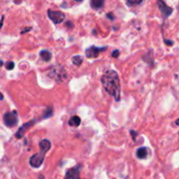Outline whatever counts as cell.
<instances>
[{"mask_svg": "<svg viewBox=\"0 0 179 179\" xmlns=\"http://www.w3.org/2000/svg\"><path fill=\"white\" fill-rule=\"evenodd\" d=\"M157 5H158L159 10L161 11V12L163 13V15L165 18H168L169 16L171 15V13L173 12V9L171 7L168 6L163 0H157Z\"/></svg>", "mask_w": 179, "mask_h": 179, "instance_id": "7", "label": "cell"}, {"mask_svg": "<svg viewBox=\"0 0 179 179\" xmlns=\"http://www.w3.org/2000/svg\"><path fill=\"white\" fill-rule=\"evenodd\" d=\"M105 0H90V5L93 9L98 10L104 6Z\"/></svg>", "mask_w": 179, "mask_h": 179, "instance_id": "9", "label": "cell"}, {"mask_svg": "<svg viewBox=\"0 0 179 179\" xmlns=\"http://www.w3.org/2000/svg\"><path fill=\"white\" fill-rule=\"evenodd\" d=\"M39 55H40L41 59L44 60L45 62H49L52 59V54L48 50H42V51H40Z\"/></svg>", "mask_w": 179, "mask_h": 179, "instance_id": "12", "label": "cell"}, {"mask_svg": "<svg viewBox=\"0 0 179 179\" xmlns=\"http://www.w3.org/2000/svg\"><path fill=\"white\" fill-rule=\"evenodd\" d=\"M45 154H46V152L41 150L40 152L33 155V156H31V158H30V165L32 167H33V168L40 167L42 165L44 160H45Z\"/></svg>", "mask_w": 179, "mask_h": 179, "instance_id": "3", "label": "cell"}, {"mask_svg": "<svg viewBox=\"0 0 179 179\" xmlns=\"http://www.w3.org/2000/svg\"><path fill=\"white\" fill-rule=\"evenodd\" d=\"M130 134H131V135H132L133 140L136 141V135L137 134V132H136V131H134V130H131V131H130Z\"/></svg>", "mask_w": 179, "mask_h": 179, "instance_id": "20", "label": "cell"}, {"mask_svg": "<svg viewBox=\"0 0 179 179\" xmlns=\"http://www.w3.org/2000/svg\"><path fill=\"white\" fill-rule=\"evenodd\" d=\"M32 30V27H28V28H25L22 32H21V35H24L25 33H27V32H29V31H31Z\"/></svg>", "mask_w": 179, "mask_h": 179, "instance_id": "22", "label": "cell"}, {"mask_svg": "<svg viewBox=\"0 0 179 179\" xmlns=\"http://www.w3.org/2000/svg\"><path fill=\"white\" fill-rule=\"evenodd\" d=\"M107 18H108L109 19H111V20H114V15H113V13H107Z\"/></svg>", "mask_w": 179, "mask_h": 179, "instance_id": "21", "label": "cell"}, {"mask_svg": "<svg viewBox=\"0 0 179 179\" xmlns=\"http://www.w3.org/2000/svg\"><path fill=\"white\" fill-rule=\"evenodd\" d=\"M47 15L49 19L54 23V24H60L65 19V14L60 12V11H53V10H48L47 11Z\"/></svg>", "mask_w": 179, "mask_h": 179, "instance_id": "4", "label": "cell"}, {"mask_svg": "<svg viewBox=\"0 0 179 179\" xmlns=\"http://www.w3.org/2000/svg\"><path fill=\"white\" fill-rule=\"evenodd\" d=\"M51 142L50 141L48 140H43L39 142V147L42 151H45V152H47L50 148H51Z\"/></svg>", "mask_w": 179, "mask_h": 179, "instance_id": "11", "label": "cell"}, {"mask_svg": "<svg viewBox=\"0 0 179 179\" xmlns=\"http://www.w3.org/2000/svg\"><path fill=\"white\" fill-rule=\"evenodd\" d=\"M3 64H4V63H3L2 61H0V67H1V66H2Z\"/></svg>", "mask_w": 179, "mask_h": 179, "instance_id": "26", "label": "cell"}, {"mask_svg": "<svg viewBox=\"0 0 179 179\" xmlns=\"http://www.w3.org/2000/svg\"><path fill=\"white\" fill-rule=\"evenodd\" d=\"M80 122H81L80 118L79 116L75 115V116H72L71 119H69L68 124H69V126H71V127H79L80 124Z\"/></svg>", "mask_w": 179, "mask_h": 179, "instance_id": "13", "label": "cell"}, {"mask_svg": "<svg viewBox=\"0 0 179 179\" xmlns=\"http://www.w3.org/2000/svg\"><path fill=\"white\" fill-rule=\"evenodd\" d=\"M80 170H81V165H77L73 168L67 170L65 179H81L80 178Z\"/></svg>", "mask_w": 179, "mask_h": 179, "instance_id": "6", "label": "cell"}, {"mask_svg": "<svg viewBox=\"0 0 179 179\" xmlns=\"http://www.w3.org/2000/svg\"><path fill=\"white\" fill-rule=\"evenodd\" d=\"M119 55H120V51L119 50H114L113 53H112V57L113 58H116V57L119 56Z\"/></svg>", "mask_w": 179, "mask_h": 179, "instance_id": "18", "label": "cell"}, {"mask_svg": "<svg viewBox=\"0 0 179 179\" xmlns=\"http://www.w3.org/2000/svg\"><path fill=\"white\" fill-rule=\"evenodd\" d=\"M36 120H31V121H29V122H27V123H26V124H24L21 127H19L18 128V132L16 133V134H15V136L18 138V139H20V138H22L23 136H24V134L26 133V131L29 129V128H31L34 124H35Z\"/></svg>", "mask_w": 179, "mask_h": 179, "instance_id": "8", "label": "cell"}, {"mask_svg": "<svg viewBox=\"0 0 179 179\" xmlns=\"http://www.w3.org/2000/svg\"><path fill=\"white\" fill-rule=\"evenodd\" d=\"M129 4H131V5H134V4H139L143 2V0H128Z\"/></svg>", "mask_w": 179, "mask_h": 179, "instance_id": "17", "label": "cell"}, {"mask_svg": "<svg viewBox=\"0 0 179 179\" xmlns=\"http://www.w3.org/2000/svg\"><path fill=\"white\" fill-rule=\"evenodd\" d=\"M53 114V108L52 106H48V107L45 109V111H44V114H43V118L44 119H48V118H51Z\"/></svg>", "mask_w": 179, "mask_h": 179, "instance_id": "14", "label": "cell"}, {"mask_svg": "<svg viewBox=\"0 0 179 179\" xmlns=\"http://www.w3.org/2000/svg\"><path fill=\"white\" fill-rule=\"evenodd\" d=\"M164 43L167 44L168 46H172V45L174 44V42H173L172 40H165V39H164Z\"/></svg>", "mask_w": 179, "mask_h": 179, "instance_id": "19", "label": "cell"}, {"mask_svg": "<svg viewBox=\"0 0 179 179\" xmlns=\"http://www.w3.org/2000/svg\"><path fill=\"white\" fill-rule=\"evenodd\" d=\"M176 124H177V126H178V119L176 120Z\"/></svg>", "mask_w": 179, "mask_h": 179, "instance_id": "27", "label": "cell"}, {"mask_svg": "<svg viewBox=\"0 0 179 179\" xmlns=\"http://www.w3.org/2000/svg\"><path fill=\"white\" fill-rule=\"evenodd\" d=\"M4 99V96H3V94L0 92V100H3Z\"/></svg>", "mask_w": 179, "mask_h": 179, "instance_id": "25", "label": "cell"}, {"mask_svg": "<svg viewBox=\"0 0 179 179\" xmlns=\"http://www.w3.org/2000/svg\"><path fill=\"white\" fill-rule=\"evenodd\" d=\"M4 122L6 127H13L18 125V112L17 111H12L11 112H6L4 115Z\"/></svg>", "mask_w": 179, "mask_h": 179, "instance_id": "2", "label": "cell"}, {"mask_svg": "<svg viewBox=\"0 0 179 179\" xmlns=\"http://www.w3.org/2000/svg\"><path fill=\"white\" fill-rule=\"evenodd\" d=\"M107 49V47H94V46H92L86 49L85 53H86V56L87 58H95V57H98V55H100L101 52L104 51Z\"/></svg>", "mask_w": 179, "mask_h": 179, "instance_id": "5", "label": "cell"}, {"mask_svg": "<svg viewBox=\"0 0 179 179\" xmlns=\"http://www.w3.org/2000/svg\"><path fill=\"white\" fill-rule=\"evenodd\" d=\"M66 26L67 27H68L70 29H72V27H73V24L72 23V22H70V21H68V22H67V24H66Z\"/></svg>", "mask_w": 179, "mask_h": 179, "instance_id": "23", "label": "cell"}, {"mask_svg": "<svg viewBox=\"0 0 179 179\" xmlns=\"http://www.w3.org/2000/svg\"><path fill=\"white\" fill-rule=\"evenodd\" d=\"M4 16H2V19L0 20V30L1 28L3 27V25H4Z\"/></svg>", "mask_w": 179, "mask_h": 179, "instance_id": "24", "label": "cell"}, {"mask_svg": "<svg viewBox=\"0 0 179 179\" xmlns=\"http://www.w3.org/2000/svg\"><path fill=\"white\" fill-rule=\"evenodd\" d=\"M14 67H15V64H14L13 62H11V61H10V62H8V63H5V68H6L7 70H11L14 69Z\"/></svg>", "mask_w": 179, "mask_h": 179, "instance_id": "16", "label": "cell"}, {"mask_svg": "<svg viewBox=\"0 0 179 179\" xmlns=\"http://www.w3.org/2000/svg\"><path fill=\"white\" fill-rule=\"evenodd\" d=\"M72 63L74 64V65H76V66H80L81 65V63H82V58H81V56H80V55H75V56H73L72 58Z\"/></svg>", "mask_w": 179, "mask_h": 179, "instance_id": "15", "label": "cell"}, {"mask_svg": "<svg viewBox=\"0 0 179 179\" xmlns=\"http://www.w3.org/2000/svg\"><path fill=\"white\" fill-rule=\"evenodd\" d=\"M102 84L107 93L112 95L116 101H120L121 98V83L117 72L107 70L104 73L102 79Z\"/></svg>", "mask_w": 179, "mask_h": 179, "instance_id": "1", "label": "cell"}, {"mask_svg": "<svg viewBox=\"0 0 179 179\" xmlns=\"http://www.w3.org/2000/svg\"><path fill=\"white\" fill-rule=\"evenodd\" d=\"M148 154V148L145 147H142L138 148L137 151H136V156L139 159H145V158H147Z\"/></svg>", "mask_w": 179, "mask_h": 179, "instance_id": "10", "label": "cell"}, {"mask_svg": "<svg viewBox=\"0 0 179 179\" xmlns=\"http://www.w3.org/2000/svg\"><path fill=\"white\" fill-rule=\"evenodd\" d=\"M74 1H77V2H81V1H83V0H74Z\"/></svg>", "mask_w": 179, "mask_h": 179, "instance_id": "28", "label": "cell"}]
</instances>
